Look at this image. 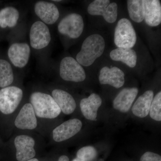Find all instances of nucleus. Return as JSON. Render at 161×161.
I'll list each match as a JSON object with an SVG mask.
<instances>
[{"mask_svg":"<svg viewBox=\"0 0 161 161\" xmlns=\"http://www.w3.org/2000/svg\"><path fill=\"white\" fill-rule=\"evenodd\" d=\"M82 126L81 121L78 119L67 120L54 129L53 139L58 142L66 141L80 132Z\"/></svg>","mask_w":161,"mask_h":161,"instance_id":"9b49d317","label":"nucleus"},{"mask_svg":"<svg viewBox=\"0 0 161 161\" xmlns=\"http://www.w3.org/2000/svg\"><path fill=\"white\" fill-rule=\"evenodd\" d=\"M52 96L64 114L70 115L75 111L76 102L68 92L56 89L52 92Z\"/></svg>","mask_w":161,"mask_h":161,"instance_id":"a211bd4d","label":"nucleus"},{"mask_svg":"<svg viewBox=\"0 0 161 161\" xmlns=\"http://www.w3.org/2000/svg\"><path fill=\"white\" fill-rule=\"evenodd\" d=\"M87 12L92 15L102 16L108 23H115L118 14V6L109 0H95L88 6Z\"/></svg>","mask_w":161,"mask_h":161,"instance_id":"0eeeda50","label":"nucleus"},{"mask_svg":"<svg viewBox=\"0 0 161 161\" xmlns=\"http://www.w3.org/2000/svg\"><path fill=\"white\" fill-rule=\"evenodd\" d=\"M31 55V48L26 43H14L9 47L8 56L14 66L23 68L27 65Z\"/></svg>","mask_w":161,"mask_h":161,"instance_id":"1a4fd4ad","label":"nucleus"},{"mask_svg":"<svg viewBox=\"0 0 161 161\" xmlns=\"http://www.w3.org/2000/svg\"><path fill=\"white\" fill-rule=\"evenodd\" d=\"M144 20L148 26H156L161 23V5L158 0H144Z\"/></svg>","mask_w":161,"mask_h":161,"instance_id":"f3484780","label":"nucleus"},{"mask_svg":"<svg viewBox=\"0 0 161 161\" xmlns=\"http://www.w3.org/2000/svg\"><path fill=\"white\" fill-rule=\"evenodd\" d=\"M98 79L101 84L109 85L115 88H119L125 84V74L117 67L109 68L105 66L101 69Z\"/></svg>","mask_w":161,"mask_h":161,"instance_id":"4468645a","label":"nucleus"},{"mask_svg":"<svg viewBox=\"0 0 161 161\" xmlns=\"http://www.w3.org/2000/svg\"><path fill=\"white\" fill-rule=\"evenodd\" d=\"M59 72L61 78L66 81L81 82L86 78L83 68L76 59L71 57H65L62 59Z\"/></svg>","mask_w":161,"mask_h":161,"instance_id":"39448f33","label":"nucleus"},{"mask_svg":"<svg viewBox=\"0 0 161 161\" xmlns=\"http://www.w3.org/2000/svg\"><path fill=\"white\" fill-rule=\"evenodd\" d=\"M30 45L34 49L45 48L51 41V34L48 26L41 21L33 23L29 34Z\"/></svg>","mask_w":161,"mask_h":161,"instance_id":"6e6552de","label":"nucleus"},{"mask_svg":"<svg viewBox=\"0 0 161 161\" xmlns=\"http://www.w3.org/2000/svg\"><path fill=\"white\" fill-rule=\"evenodd\" d=\"M30 100L36 116L39 118L53 119L61 113L60 108L49 94L34 92L31 95Z\"/></svg>","mask_w":161,"mask_h":161,"instance_id":"f03ea898","label":"nucleus"},{"mask_svg":"<svg viewBox=\"0 0 161 161\" xmlns=\"http://www.w3.org/2000/svg\"><path fill=\"white\" fill-rule=\"evenodd\" d=\"M112 60L121 61L130 68H134L137 63V54L131 48H117L113 50L110 54Z\"/></svg>","mask_w":161,"mask_h":161,"instance_id":"aec40b11","label":"nucleus"},{"mask_svg":"<svg viewBox=\"0 0 161 161\" xmlns=\"http://www.w3.org/2000/svg\"><path fill=\"white\" fill-rule=\"evenodd\" d=\"M153 98V92L149 90L139 97L132 108V112L135 116L142 118L147 117L150 112Z\"/></svg>","mask_w":161,"mask_h":161,"instance_id":"6ab92c4d","label":"nucleus"},{"mask_svg":"<svg viewBox=\"0 0 161 161\" xmlns=\"http://www.w3.org/2000/svg\"><path fill=\"white\" fill-rule=\"evenodd\" d=\"M19 10L13 6H8L0 10V27L13 28L16 26L19 19Z\"/></svg>","mask_w":161,"mask_h":161,"instance_id":"412c9836","label":"nucleus"},{"mask_svg":"<svg viewBox=\"0 0 161 161\" xmlns=\"http://www.w3.org/2000/svg\"><path fill=\"white\" fill-rule=\"evenodd\" d=\"M35 12L41 22L46 25H53L58 21L60 13L54 3L46 1H39L35 5Z\"/></svg>","mask_w":161,"mask_h":161,"instance_id":"f8f14e48","label":"nucleus"},{"mask_svg":"<svg viewBox=\"0 0 161 161\" xmlns=\"http://www.w3.org/2000/svg\"><path fill=\"white\" fill-rule=\"evenodd\" d=\"M97 155V150L92 146H87L80 148L77 153V158L82 161H91Z\"/></svg>","mask_w":161,"mask_h":161,"instance_id":"393cba45","label":"nucleus"},{"mask_svg":"<svg viewBox=\"0 0 161 161\" xmlns=\"http://www.w3.org/2000/svg\"><path fill=\"white\" fill-rule=\"evenodd\" d=\"M23 90L19 87L9 86L0 90V112L5 115L12 114L23 98Z\"/></svg>","mask_w":161,"mask_h":161,"instance_id":"20e7f679","label":"nucleus"},{"mask_svg":"<svg viewBox=\"0 0 161 161\" xmlns=\"http://www.w3.org/2000/svg\"><path fill=\"white\" fill-rule=\"evenodd\" d=\"M150 117L158 121H161V92H158L153 99L150 112Z\"/></svg>","mask_w":161,"mask_h":161,"instance_id":"b1692460","label":"nucleus"},{"mask_svg":"<svg viewBox=\"0 0 161 161\" xmlns=\"http://www.w3.org/2000/svg\"><path fill=\"white\" fill-rule=\"evenodd\" d=\"M136 33L131 22L127 19H121L115 28L114 42L118 48H132L136 42Z\"/></svg>","mask_w":161,"mask_h":161,"instance_id":"7ed1b4c3","label":"nucleus"},{"mask_svg":"<svg viewBox=\"0 0 161 161\" xmlns=\"http://www.w3.org/2000/svg\"><path fill=\"white\" fill-rule=\"evenodd\" d=\"M26 161H39L38 159L36 158H33L31 159L28 160Z\"/></svg>","mask_w":161,"mask_h":161,"instance_id":"cd10ccee","label":"nucleus"},{"mask_svg":"<svg viewBox=\"0 0 161 161\" xmlns=\"http://www.w3.org/2000/svg\"><path fill=\"white\" fill-rule=\"evenodd\" d=\"M72 161H82L81 160H79V159L77 158H76L74 159V160H73Z\"/></svg>","mask_w":161,"mask_h":161,"instance_id":"c85d7f7f","label":"nucleus"},{"mask_svg":"<svg viewBox=\"0 0 161 161\" xmlns=\"http://www.w3.org/2000/svg\"><path fill=\"white\" fill-rule=\"evenodd\" d=\"M14 125L22 130H33L36 128L37 119L31 103H26L22 107L15 119Z\"/></svg>","mask_w":161,"mask_h":161,"instance_id":"ddd939ff","label":"nucleus"},{"mask_svg":"<svg viewBox=\"0 0 161 161\" xmlns=\"http://www.w3.org/2000/svg\"><path fill=\"white\" fill-rule=\"evenodd\" d=\"M69 158L67 156L62 155L61 156L60 158H59L58 161H69Z\"/></svg>","mask_w":161,"mask_h":161,"instance_id":"bb28decb","label":"nucleus"},{"mask_svg":"<svg viewBox=\"0 0 161 161\" xmlns=\"http://www.w3.org/2000/svg\"><path fill=\"white\" fill-rule=\"evenodd\" d=\"M105 48V42L101 35H91L83 41L76 60L81 66H91L102 55Z\"/></svg>","mask_w":161,"mask_h":161,"instance_id":"f257e3e1","label":"nucleus"},{"mask_svg":"<svg viewBox=\"0 0 161 161\" xmlns=\"http://www.w3.org/2000/svg\"><path fill=\"white\" fill-rule=\"evenodd\" d=\"M14 142L18 161H26L34 158L36 156L35 141L31 136L25 135L18 136L15 138Z\"/></svg>","mask_w":161,"mask_h":161,"instance_id":"9d476101","label":"nucleus"},{"mask_svg":"<svg viewBox=\"0 0 161 161\" xmlns=\"http://www.w3.org/2000/svg\"><path fill=\"white\" fill-rule=\"evenodd\" d=\"M102 103L101 98L95 93H92L88 98L81 99L80 107L82 115L89 120H96L97 112Z\"/></svg>","mask_w":161,"mask_h":161,"instance_id":"dca6fc26","label":"nucleus"},{"mask_svg":"<svg viewBox=\"0 0 161 161\" xmlns=\"http://www.w3.org/2000/svg\"><path fill=\"white\" fill-rule=\"evenodd\" d=\"M138 93L136 87L122 90L113 100V108L122 113L129 112Z\"/></svg>","mask_w":161,"mask_h":161,"instance_id":"2eb2a0df","label":"nucleus"},{"mask_svg":"<svg viewBox=\"0 0 161 161\" xmlns=\"http://www.w3.org/2000/svg\"><path fill=\"white\" fill-rule=\"evenodd\" d=\"M127 7L130 19L136 23H140L144 20V0H128Z\"/></svg>","mask_w":161,"mask_h":161,"instance_id":"4be33fe9","label":"nucleus"},{"mask_svg":"<svg viewBox=\"0 0 161 161\" xmlns=\"http://www.w3.org/2000/svg\"><path fill=\"white\" fill-rule=\"evenodd\" d=\"M84 23L80 15L71 13L63 18L58 25L59 32L72 39H77L83 32Z\"/></svg>","mask_w":161,"mask_h":161,"instance_id":"423d86ee","label":"nucleus"},{"mask_svg":"<svg viewBox=\"0 0 161 161\" xmlns=\"http://www.w3.org/2000/svg\"><path fill=\"white\" fill-rule=\"evenodd\" d=\"M140 161H161V157L154 153L147 152L141 157Z\"/></svg>","mask_w":161,"mask_h":161,"instance_id":"a878e982","label":"nucleus"},{"mask_svg":"<svg viewBox=\"0 0 161 161\" xmlns=\"http://www.w3.org/2000/svg\"><path fill=\"white\" fill-rule=\"evenodd\" d=\"M14 80V74L11 64L7 60L0 59V87L9 86Z\"/></svg>","mask_w":161,"mask_h":161,"instance_id":"5701e85b","label":"nucleus"}]
</instances>
